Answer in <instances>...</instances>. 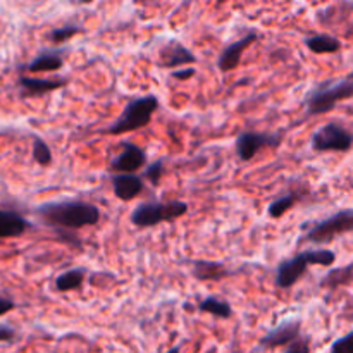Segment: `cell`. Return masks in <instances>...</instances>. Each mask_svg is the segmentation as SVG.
Instances as JSON below:
<instances>
[{
    "instance_id": "obj_1",
    "label": "cell",
    "mask_w": 353,
    "mask_h": 353,
    "mask_svg": "<svg viewBox=\"0 0 353 353\" xmlns=\"http://www.w3.org/2000/svg\"><path fill=\"white\" fill-rule=\"evenodd\" d=\"M37 214L47 226L59 228V230H81V228L93 226L102 217L99 207L83 200L41 203L37 209Z\"/></svg>"
},
{
    "instance_id": "obj_2",
    "label": "cell",
    "mask_w": 353,
    "mask_h": 353,
    "mask_svg": "<svg viewBox=\"0 0 353 353\" xmlns=\"http://www.w3.org/2000/svg\"><path fill=\"white\" fill-rule=\"evenodd\" d=\"M353 97V72L340 79H330L314 86L305 99L307 116H321Z\"/></svg>"
},
{
    "instance_id": "obj_3",
    "label": "cell",
    "mask_w": 353,
    "mask_h": 353,
    "mask_svg": "<svg viewBox=\"0 0 353 353\" xmlns=\"http://www.w3.org/2000/svg\"><path fill=\"white\" fill-rule=\"evenodd\" d=\"M159 109V99L155 95H145L140 99H133L126 107L123 114L109 126L107 133L117 137V134L131 133V131L141 130L148 126L154 117L155 110Z\"/></svg>"
},
{
    "instance_id": "obj_4",
    "label": "cell",
    "mask_w": 353,
    "mask_h": 353,
    "mask_svg": "<svg viewBox=\"0 0 353 353\" xmlns=\"http://www.w3.org/2000/svg\"><path fill=\"white\" fill-rule=\"evenodd\" d=\"M188 212L186 202H143L131 212V223L138 228H152L161 223H171Z\"/></svg>"
},
{
    "instance_id": "obj_5",
    "label": "cell",
    "mask_w": 353,
    "mask_h": 353,
    "mask_svg": "<svg viewBox=\"0 0 353 353\" xmlns=\"http://www.w3.org/2000/svg\"><path fill=\"white\" fill-rule=\"evenodd\" d=\"M353 231V209H345L319 223L312 224L310 230L303 234L302 241L314 245H326L336 240L341 234L352 233Z\"/></svg>"
},
{
    "instance_id": "obj_6",
    "label": "cell",
    "mask_w": 353,
    "mask_h": 353,
    "mask_svg": "<svg viewBox=\"0 0 353 353\" xmlns=\"http://www.w3.org/2000/svg\"><path fill=\"white\" fill-rule=\"evenodd\" d=\"M316 152H350L353 148V133L340 123H327L312 134L310 141Z\"/></svg>"
},
{
    "instance_id": "obj_7",
    "label": "cell",
    "mask_w": 353,
    "mask_h": 353,
    "mask_svg": "<svg viewBox=\"0 0 353 353\" xmlns=\"http://www.w3.org/2000/svg\"><path fill=\"white\" fill-rule=\"evenodd\" d=\"M281 134L262 133V131H243L236 137L234 148L240 161L248 162L264 148H278L281 145Z\"/></svg>"
},
{
    "instance_id": "obj_8",
    "label": "cell",
    "mask_w": 353,
    "mask_h": 353,
    "mask_svg": "<svg viewBox=\"0 0 353 353\" xmlns=\"http://www.w3.org/2000/svg\"><path fill=\"white\" fill-rule=\"evenodd\" d=\"M147 165V154L143 148L131 141H121V152L110 161V171L117 174H134Z\"/></svg>"
},
{
    "instance_id": "obj_9",
    "label": "cell",
    "mask_w": 353,
    "mask_h": 353,
    "mask_svg": "<svg viewBox=\"0 0 353 353\" xmlns=\"http://www.w3.org/2000/svg\"><path fill=\"white\" fill-rule=\"evenodd\" d=\"M302 321L300 319H290L285 323L278 324L276 327H272L271 331H268V334H264L261 340L262 348H279L286 347V345H292L293 341L299 340L302 336Z\"/></svg>"
},
{
    "instance_id": "obj_10",
    "label": "cell",
    "mask_w": 353,
    "mask_h": 353,
    "mask_svg": "<svg viewBox=\"0 0 353 353\" xmlns=\"http://www.w3.org/2000/svg\"><path fill=\"white\" fill-rule=\"evenodd\" d=\"M196 57L190 48H186L185 45L179 43L178 40H169L168 43H164L159 50L157 57V65L164 69H176L181 68V65H190L195 64Z\"/></svg>"
},
{
    "instance_id": "obj_11",
    "label": "cell",
    "mask_w": 353,
    "mask_h": 353,
    "mask_svg": "<svg viewBox=\"0 0 353 353\" xmlns=\"http://www.w3.org/2000/svg\"><path fill=\"white\" fill-rule=\"evenodd\" d=\"M307 269H309V264H307L303 252L296 254L295 257L286 259V261L279 264L278 271H276V286L281 290L292 288V286H295L302 279Z\"/></svg>"
},
{
    "instance_id": "obj_12",
    "label": "cell",
    "mask_w": 353,
    "mask_h": 353,
    "mask_svg": "<svg viewBox=\"0 0 353 353\" xmlns=\"http://www.w3.org/2000/svg\"><path fill=\"white\" fill-rule=\"evenodd\" d=\"M257 38H259L257 33H248L245 34V37H241L240 40L234 41V43L228 45V47L223 50V54L219 55V59H217V68H219L223 72L234 71V69L240 65L243 52L247 50L254 41H257Z\"/></svg>"
},
{
    "instance_id": "obj_13",
    "label": "cell",
    "mask_w": 353,
    "mask_h": 353,
    "mask_svg": "<svg viewBox=\"0 0 353 353\" xmlns=\"http://www.w3.org/2000/svg\"><path fill=\"white\" fill-rule=\"evenodd\" d=\"M21 93L23 97H43L47 93L55 92V90L65 86L64 78H55V79H43V78H30V76H21L19 81Z\"/></svg>"
},
{
    "instance_id": "obj_14",
    "label": "cell",
    "mask_w": 353,
    "mask_h": 353,
    "mask_svg": "<svg viewBox=\"0 0 353 353\" xmlns=\"http://www.w3.org/2000/svg\"><path fill=\"white\" fill-rule=\"evenodd\" d=\"M143 179L137 174H116L112 176V190L114 195L123 202L137 199L143 192Z\"/></svg>"
},
{
    "instance_id": "obj_15",
    "label": "cell",
    "mask_w": 353,
    "mask_h": 353,
    "mask_svg": "<svg viewBox=\"0 0 353 353\" xmlns=\"http://www.w3.org/2000/svg\"><path fill=\"white\" fill-rule=\"evenodd\" d=\"M64 65V50L62 48H45L28 64L30 72H55Z\"/></svg>"
},
{
    "instance_id": "obj_16",
    "label": "cell",
    "mask_w": 353,
    "mask_h": 353,
    "mask_svg": "<svg viewBox=\"0 0 353 353\" xmlns=\"http://www.w3.org/2000/svg\"><path fill=\"white\" fill-rule=\"evenodd\" d=\"M30 226L31 224L21 214L0 209V238H17Z\"/></svg>"
},
{
    "instance_id": "obj_17",
    "label": "cell",
    "mask_w": 353,
    "mask_h": 353,
    "mask_svg": "<svg viewBox=\"0 0 353 353\" xmlns=\"http://www.w3.org/2000/svg\"><path fill=\"white\" fill-rule=\"evenodd\" d=\"M192 274L199 281H217L230 276L224 264L214 261H192Z\"/></svg>"
},
{
    "instance_id": "obj_18",
    "label": "cell",
    "mask_w": 353,
    "mask_h": 353,
    "mask_svg": "<svg viewBox=\"0 0 353 353\" xmlns=\"http://www.w3.org/2000/svg\"><path fill=\"white\" fill-rule=\"evenodd\" d=\"M86 274H88V271L85 268H74L65 272H61L55 278V290L57 292H74V290L81 288L86 279Z\"/></svg>"
},
{
    "instance_id": "obj_19",
    "label": "cell",
    "mask_w": 353,
    "mask_h": 353,
    "mask_svg": "<svg viewBox=\"0 0 353 353\" xmlns=\"http://www.w3.org/2000/svg\"><path fill=\"white\" fill-rule=\"evenodd\" d=\"M305 45L314 54H336L341 50V41L331 34H314L307 38Z\"/></svg>"
},
{
    "instance_id": "obj_20",
    "label": "cell",
    "mask_w": 353,
    "mask_h": 353,
    "mask_svg": "<svg viewBox=\"0 0 353 353\" xmlns=\"http://www.w3.org/2000/svg\"><path fill=\"white\" fill-rule=\"evenodd\" d=\"M199 309L214 317H221V319H228L233 314V309H231L230 303L223 299H217V296H207V299H203L200 302Z\"/></svg>"
},
{
    "instance_id": "obj_21",
    "label": "cell",
    "mask_w": 353,
    "mask_h": 353,
    "mask_svg": "<svg viewBox=\"0 0 353 353\" xmlns=\"http://www.w3.org/2000/svg\"><path fill=\"white\" fill-rule=\"evenodd\" d=\"M309 265H323V268H330L336 262V254L327 248H314V250L303 252Z\"/></svg>"
},
{
    "instance_id": "obj_22",
    "label": "cell",
    "mask_w": 353,
    "mask_h": 353,
    "mask_svg": "<svg viewBox=\"0 0 353 353\" xmlns=\"http://www.w3.org/2000/svg\"><path fill=\"white\" fill-rule=\"evenodd\" d=\"M81 31H83L81 26H78V24H65V26L52 30L50 34H48V38H50V41L54 45H61L64 43V41H69L74 34L81 33Z\"/></svg>"
},
{
    "instance_id": "obj_23",
    "label": "cell",
    "mask_w": 353,
    "mask_h": 353,
    "mask_svg": "<svg viewBox=\"0 0 353 353\" xmlns=\"http://www.w3.org/2000/svg\"><path fill=\"white\" fill-rule=\"evenodd\" d=\"M293 205H295V196L293 195L279 196V199H276L274 202H271L268 212L272 219H279V217L285 216V214L288 212Z\"/></svg>"
},
{
    "instance_id": "obj_24",
    "label": "cell",
    "mask_w": 353,
    "mask_h": 353,
    "mask_svg": "<svg viewBox=\"0 0 353 353\" xmlns=\"http://www.w3.org/2000/svg\"><path fill=\"white\" fill-rule=\"evenodd\" d=\"M33 159L37 164L48 165L52 162V150L41 138L33 140Z\"/></svg>"
},
{
    "instance_id": "obj_25",
    "label": "cell",
    "mask_w": 353,
    "mask_h": 353,
    "mask_svg": "<svg viewBox=\"0 0 353 353\" xmlns=\"http://www.w3.org/2000/svg\"><path fill=\"white\" fill-rule=\"evenodd\" d=\"M162 172H164V162L155 161V162H152L147 169H145L143 178L141 179H148V183H150V185L157 186L159 181H161V178H162Z\"/></svg>"
},
{
    "instance_id": "obj_26",
    "label": "cell",
    "mask_w": 353,
    "mask_h": 353,
    "mask_svg": "<svg viewBox=\"0 0 353 353\" xmlns=\"http://www.w3.org/2000/svg\"><path fill=\"white\" fill-rule=\"evenodd\" d=\"M330 353H353V331L345 334V336L338 338V340L331 345Z\"/></svg>"
},
{
    "instance_id": "obj_27",
    "label": "cell",
    "mask_w": 353,
    "mask_h": 353,
    "mask_svg": "<svg viewBox=\"0 0 353 353\" xmlns=\"http://www.w3.org/2000/svg\"><path fill=\"white\" fill-rule=\"evenodd\" d=\"M285 353H310V338L300 336L299 340H295L292 345H288Z\"/></svg>"
},
{
    "instance_id": "obj_28",
    "label": "cell",
    "mask_w": 353,
    "mask_h": 353,
    "mask_svg": "<svg viewBox=\"0 0 353 353\" xmlns=\"http://www.w3.org/2000/svg\"><path fill=\"white\" fill-rule=\"evenodd\" d=\"M16 336L17 331L12 326L0 323V343H10V341L16 340Z\"/></svg>"
},
{
    "instance_id": "obj_29",
    "label": "cell",
    "mask_w": 353,
    "mask_h": 353,
    "mask_svg": "<svg viewBox=\"0 0 353 353\" xmlns=\"http://www.w3.org/2000/svg\"><path fill=\"white\" fill-rule=\"evenodd\" d=\"M196 72V69L186 68V69H176V71L171 72V78L178 79V81H188L190 78H193Z\"/></svg>"
},
{
    "instance_id": "obj_30",
    "label": "cell",
    "mask_w": 353,
    "mask_h": 353,
    "mask_svg": "<svg viewBox=\"0 0 353 353\" xmlns=\"http://www.w3.org/2000/svg\"><path fill=\"white\" fill-rule=\"evenodd\" d=\"M14 309H16V303L10 299H6V296L0 295V316H6V314H9Z\"/></svg>"
},
{
    "instance_id": "obj_31",
    "label": "cell",
    "mask_w": 353,
    "mask_h": 353,
    "mask_svg": "<svg viewBox=\"0 0 353 353\" xmlns=\"http://www.w3.org/2000/svg\"><path fill=\"white\" fill-rule=\"evenodd\" d=\"M165 353H181V347H174V348H171V350L165 352Z\"/></svg>"
}]
</instances>
